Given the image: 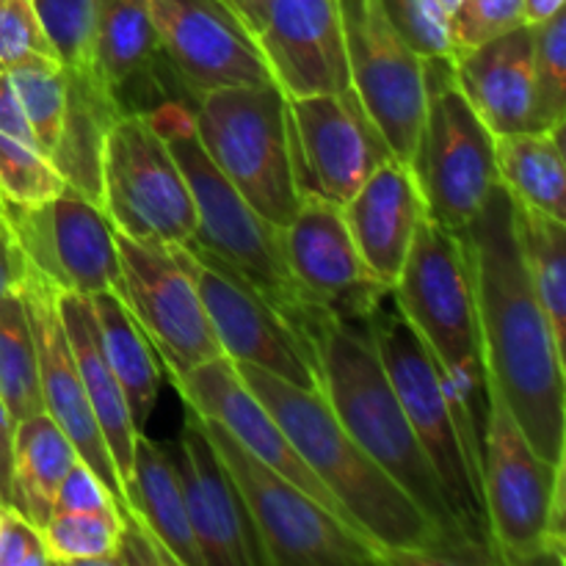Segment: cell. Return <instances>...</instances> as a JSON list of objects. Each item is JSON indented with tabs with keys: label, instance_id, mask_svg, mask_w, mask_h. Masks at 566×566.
<instances>
[{
	"label": "cell",
	"instance_id": "44dd1931",
	"mask_svg": "<svg viewBox=\"0 0 566 566\" xmlns=\"http://www.w3.org/2000/svg\"><path fill=\"white\" fill-rule=\"evenodd\" d=\"M171 381H175L177 392L182 396L186 407H191L202 418L224 426L241 442V448H247L254 459H260L265 468L280 473L282 479L293 481L298 490L307 492L310 497H315L321 506L329 509L335 517H340L348 525L346 514L340 512L335 497L326 492L318 475L307 468L302 453L287 440L280 423L271 418L263 401L243 385V379L235 370V363L230 357L210 359V363L188 370L186 376H175Z\"/></svg>",
	"mask_w": 566,
	"mask_h": 566
},
{
	"label": "cell",
	"instance_id": "5bb4252c",
	"mask_svg": "<svg viewBox=\"0 0 566 566\" xmlns=\"http://www.w3.org/2000/svg\"><path fill=\"white\" fill-rule=\"evenodd\" d=\"M224 357L249 363L304 390H318L315 348L263 293L197 243H180Z\"/></svg>",
	"mask_w": 566,
	"mask_h": 566
},
{
	"label": "cell",
	"instance_id": "7402d4cb",
	"mask_svg": "<svg viewBox=\"0 0 566 566\" xmlns=\"http://www.w3.org/2000/svg\"><path fill=\"white\" fill-rule=\"evenodd\" d=\"M258 42L287 97L352 88L337 0H269Z\"/></svg>",
	"mask_w": 566,
	"mask_h": 566
},
{
	"label": "cell",
	"instance_id": "60d3db41",
	"mask_svg": "<svg viewBox=\"0 0 566 566\" xmlns=\"http://www.w3.org/2000/svg\"><path fill=\"white\" fill-rule=\"evenodd\" d=\"M31 55H55L33 0H0V70Z\"/></svg>",
	"mask_w": 566,
	"mask_h": 566
},
{
	"label": "cell",
	"instance_id": "1f68e13d",
	"mask_svg": "<svg viewBox=\"0 0 566 566\" xmlns=\"http://www.w3.org/2000/svg\"><path fill=\"white\" fill-rule=\"evenodd\" d=\"M64 191V180L39 147L9 81H0V197L9 205H39Z\"/></svg>",
	"mask_w": 566,
	"mask_h": 566
},
{
	"label": "cell",
	"instance_id": "7a4b0ae2",
	"mask_svg": "<svg viewBox=\"0 0 566 566\" xmlns=\"http://www.w3.org/2000/svg\"><path fill=\"white\" fill-rule=\"evenodd\" d=\"M235 370L335 497L348 525L387 564H457L434 523L354 442L318 390H304L249 363H235Z\"/></svg>",
	"mask_w": 566,
	"mask_h": 566
},
{
	"label": "cell",
	"instance_id": "bcb514c9",
	"mask_svg": "<svg viewBox=\"0 0 566 566\" xmlns=\"http://www.w3.org/2000/svg\"><path fill=\"white\" fill-rule=\"evenodd\" d=\"M562 9L564 0H523L525 25H536V22L551 20V17Z\"/></svg>",
	"mask_w": 566,
	"mask_h": 566
},
{
	"label": "cell",
	"instance_id": "ac0fdd59",
	"mask_svg": "<svg viewBox=\"0 0 566 566\" xmlns=\"http://www.w3.org/2000/svg\"><path fill=\"white\" fill-rule=\"evenodd\" d=\"M20 293L28 310V321H31L33 346H36L39 387H42L44 412L64 431L66 440L75 448L77 459L86 468H92V473L114 495L127 523H136L130 506H127L125 484H122L119 473H116L114 459H111L103 431H99L97 418H94L92 403H88L86 387H83L81 374H77L70 340H66L64 321H61L59 313V287L31 269Z\"/></svg>",
	"mask_w": 566,
	"mask_h": 566
},
{
	"label": "cell",
	"instance_id": "30bf717a",
	"mask_svg": "<svg viewBox=\"0 0 566 566\" xmlns=\"http://www.w3.org/2000/svg\"><path fill=\"white\" fill-rule=\"evenodd\" d=\"M103 210L116 232L149 243H188L197 210L169 144L147 114L127 111L103 153Z\"/></svg>",
	"mask_w": 566,
	"mask_h": 566
},
{
	"label": "cell",
	"instance_id": "e0dca14e",
	"mask_svg": "<svg viewBox=\"0 0 566 566\" xmlns=\"http://www.w3.org/2000/svg\"><path fill=\"white\" fill-rule=\"evenodd\" d=\"M293 158L302 197L346 205L357 188L396 158L354 88L287 97Z\"/></svg>",
	"mask_w": 566,
	"mask_h": 566
},
{
	"label": "cell",
	"instance_id": "74e56055",
	"mask_svg": "<svg viewBox=\"0 0 566 566\" xmlns=\"http://www.w3.org/2000/svg\"><path fill=\"white\" fill-rule=\"evenodd\" d=\"M33 9L55 59L66 70L97 66L94 64L97 0H33Z\"/></svg>",
	"mask_w": 566,
	"mask_h": 566
},
{
	"label": "cell",
	"instance_id": "2e32d148",
	"mask_svg": "<svg viewBox=\"0 0 566 566\" xmlns=\"http://www.w3.org/2000/svg\"><path fill=\"white\" fill-rule=\"evenodd\" d=\"M28 265L59 291L94 296L119 285V249L108 213L66 188L39 205L3 202Z\"/></svg>",
	"mask_w": 566,
	"mask_h": 566
},
{
	"label": "cell",
	"instance_id": "cb8c5ba5",
	"mask_svg": "<svg viewBox=\"0 0 566 566\" xmlns=\"http://www.w3.org/2000/svg\"><path fill=\"white\" fill-rule=\"evenodd\" d=\"M343 216L365 265L381 285H396L415 230L426 216L412 169L390 158L343 205Z\"/></svg>",
	"mask_w": 566,
	"mask_h": 566
},
{
	"label": "cell",
	"instance_id": "d590c367",
	"mask_svg": "<svg viewBox=\"0 0 566 566\" xmlns=\"http://www.w3.org/2000/svg\"><path fill=\"white\" fill-rule=\"evenodd\" d=\"M125 528L122 514L53 512L42 534L53 564H116Z\"/></svg>",
	"mask_w": 566,
	"mask_h": 566
},
{
	"label": "cell",
	"instance_id": "603a6c76",
	"mask_svg": "<svg viewBox=\"0 0 566 566\" xmlns=\"http://www.w3.org/2000/svg\"><path fill=\"white\" fill-rule=\"evenodd\" d=\"M453 81L492 136L539 130L534 92V31L517 25L453 55Z\"/></svg>",
	"mask_w": 566,
	"mask_h": 566
},
{
	"label": "cell",
	"instance_id": "c3c4849f",
	"mask_svg": "<svg viewBox=\"0 0 566 566\" xmlns=\"http://www.w3.org/2000/svg\"><path fill=\"white\" fill-rule=\"evenodd\" d=\"M459 3H462V0H440V6H442V9H446V14H448V17L457 14Z\"/></svg>",
	"mask_w": 566,
	"mask_h": 566
},
{
	"label": "cell",
	"instance_id": "836d02e7",
	"mask_svg": "<svg viewBox=\"0 0 566 566\" xmlns=\"http://www.w3.org/2000/svg\"><path fill=\"white\" fill-rule=\"evenodd\" d=\"M0 398L14 423L44 412L36 346L22 293L0 298Z\"/></svg>",
	"mask_w": 566,
	"mask_h": 566
},
{
	"label": "cell",
	"instance_id": "9a60e30c",
	"mask_svg": "<svg viewBox=\"0 0 566 566\" xmlns=\"http://www.w3.org/2000/svg\"><path fill=\"white\" fill-rule=\"evenodd\" d=\"M160 59L182 97L276 83L258 33L224 0H149Z\"/></svg>",
	"mask_w": 566,
	"mask_h": 566
},
{
	"label": "cell",
	"instance_id": "ab89813d",
	"mask_svg": "<svg viewBox=\"0 0 566 566\" xmlns=\"http://www.w3.org/2000/svg\"><path fill=\"white\" fill-rule=\"evenodd\" d=\"M523 0H462L457 14L451 17L453 48L457 53H462V50L523 25Z\"/></svg>",
	"mask_w": 566,
	"mask_h": 566
},
{
	"label": "cell",
	"instance_id": "3957f363",
	"mask_svg": "<svg viewBox=\"0 0 566 566\" xmlns=\"http://www.w3.org/2000/svg\"><path fill=\"white\" fill-rule=\"evenodd\" d=\"M321 396L359 448L434 523L457 564L481 562L464 539L446 490L387 379L365 321L326 315L313 335Z\"/></svg>",
	"mask_w": 566,
	"mask_h": 566
},
{
	"label": "cell",
	"instance_id": "ee69618b",
	"mask_svg": "<svg viewBox=\"0 0 566 566\" xmlns=\"http://www.w3.org/2000/svg\"><path fill=\"white\" fill-rule=\"evenodd\" d=\"M28 271H31V265H28L20 241H17L14 227L0 210V298L20 293L28 280Z\"/></svg>",
	"mask_w": 566,
	"mask_h": 566
},
{
	"label": "cell",
	"instance_id": "8d00e7d4",
	"mask_svg": "<svg viewBox=\"0 0 566 566\" xmlns=\"http://www.w3.org/2000/svg\"><path fill=\"white\" fill-rule=\"evenodd\" d=\"M534 31V92L539 130H564L566 119V11L531 25Z\"/></svg>",
	"mask_w": 566,
	"mask_h": 566
},
{
	"label": "cell",
	"instance_id": "4316f807",
	"mask_svg": "<svg viewBox=\"0 0 566 566\" xmlns=\"http://www.w3.org/2000/svg\"><path fill=\"white\" fill-rule=\"evenodd\" d=\"M127 506H130L133 520L144 525L155 545L164 551L166 562L177 566H205L197 539H193L169 442L147 440L144 431L136 437V451H133Z\"/></svg>",
	"mask_w": 566,
	"mask_h": 566
},
{
	"label": "cell",
	"instance_id": "7bdbcfd3",
	"mask_svg": "<svg viewBox=\"0 0 566 566\" xmlns=\"http://www.w3.org/2000/svg\"><path fill=\"white\" fill-rule=\"evenodd\" d=\"M53 512H77V514H122L119 503L114 501L108 490H105L103 481L92 473V468L77 459L70 468V473L64 475L59 486V495H55ZM125 517V514H122ZM127 520V517H125ZM136 525V523H127Z\"/></svg>",
	"mask_w": 566,
	"mask_h": 566
},
{
	"label": "cell",
	"instance_id": "d6986e66",
	"mask_svg": "<svg viewBox=\"0 0 566 566\" xmlns=\"http://www.w3.org/2000/svg\"><path fill=\"white\" fill-rule=\"evenodd\" d=\"M169 448L202 564L269 566L247 503L191 407H186L180 440Z\"/></svg>",
	"mask_w": 566,
	"mask_h": 566
},
{
	"label": "cell",
	"instance_id": "8fae6325",
	"mask_svg": "<svg viewBox=\"0 0 566 566\" xmlns=\"http://www.w3.org/2000/svg\"><path fill=\"white\" fill-rule=\"evenodd\" d=\"M119 249V285L116 296L125 302L136 324L153 343L169 376L224 357L210 326L197 282L186 269L180 243H149L116 232Z\"/></svg>",
	"mask_w": 566,
	"mask_h": 566
},
{
	"label": "cell",
	"instance_id": "d4e9b609",
	"mask_svg": "<svg viewBox=\"0 0 566 566\" xmlns=\"http://www.w3.org/2000/svg\"><path fill=\"white\" fill-rule=\"evenodd\" d=\"M122 114L119 97L97 66L66 70L64 119L50 149V164L66 188H75L97 205L103 202L105 138Z\"/></svg>",
	"mask_w": 566,
	"mask_h": 566
},
{
	"label": "cell",
	"instance_id": "f546056e",
	"mask_svg": "<svg viewBox=\"0 0 566 566\" xmlns=\"http://www.w3.org/2000/svg\"><path fill=\"white\" fill-rule=\"evenodd\" d=\"M497 182L514 202L566 221L564 130H520L495 136Z\"/></svg>",
	"mask_w": 566,
	"mask_h": 566
},
{
	"label": "cell",
	"instance_id": "4dcf8cb0",
	"mask_svg": "<svg viewBox=\"0 0 566 566\" xmlns=\"http://www.w3.org/2000/svg\"><path fill=\"white\" fill-rule=\"evenodd\" d=\"M160 61L164 59L149 14V0H97L94 64L119 103L127 88L138 77L153 75Z\"/></svg>",
	"mask_w": 566,
	"mask_h": 566
},
{
	"label": "cell",
	"instance_id": "ffe728a7",
	"mask_svg": "<svg viewBox=\"0 0 566 566\" xmlns=\"http://www.w3.org/2000/svg\"><path fill=\"white\" fill-rule=\"evenodd\" d=\"M285 252L304 291L340 321H365L390 291L365 265L340 205L313 193L302 197L296 216L285 227Z\"/></svg>",
	"mask_w": 566,
	"mask_h": 566
},
{
	"label": "cell",
	"instance_id": "5b68a950",
	"mask_svg": "<svg viewBox=\"0 0 566 566\" xmlns=\"http://www.w3.org/2000/svg\"><path fill=\"white\" fill-rule=\"evenodd\" d=\"M153 125L169 144L197 210L191 243L219 258L258 287L310 343L326 318V310L293 276L285 252V230L258 213L230 180L216 169L193 130L191 105L164 99L147 111Z\"/></svg>",
	"mask_w": 566,
	"mask_h": 566
},
{
	"label": "cell",
	"instance_id": "f6af8a7d",
	"mask_svg": "<svg viewBox=\"0 0 566 566\" xmlns=\"http://www.w3.org/2000/svg\"><path fill=\"white\" fill-rule=\"evenodd\" d=\"M11 440H14V418H11L3 398H0V495H3V501H9Z\"/></svg>",
	"mask_w": 566,
	"mask_h": 566
},
{
	"label": "cell",
	"instance_id": "e575fe53",
	"mask_svg": "<svg viewBox=\"0 0 566 566\" xmlns=\"http://www.w3.org/2000/svg\"><path fill=\"white\" fill-rule=\"evenodd\" d=\"M3 77L9 81L39 147L48 153L59 138L61 119L66 103V70L55 55H31L25 61L6 66Z\"/></svg>",
	"mask_w": 566,
	"mask_h": 566
},
{
	"label": "cell",
	"instance_id": "7dc6e473",
	"mask_svg": "<svg viewBox=\"0 0 566 566\" xmlns=\"http://www.w3.org/2000/svg\"><path fill=\"white\" fill-rule=\"evenodd\" d=\"M224 3H230L232 9L238 11V14L243 17V22H247L249 28H252L254 33H258L260 22H263V14H265V6H269V0H224Z\"/></svg>",
	"mask_w": 566,
	"mask_h": 566
},
{
	"label": "cell",
	"instance_id": "ba28073f",
	"mask_svg": "<svg viewBox=\"0 0 566 566\" xmlns=\"http://www.w3.org/2000/svg\"><path fill=\"white\" fill-rule=\"evenodd\" d=\"M407 166L426 213L457 235L495 188V136L459 92L451 59H426V111Z\"/></svg>",
	"mask_w": 566,
	"mask_h": 566
},
{
	"label": "cell",
	"instance_id": "277c9868",
	"mask_svg": "<svg viewBox=\"0 0 566 566\" xmlns=\"http://www.w3.org/2000/svg\"><path fill=\"white\" fill-rule=\"evenodd\" d=\"M390 291L434 357L470 468L481 481L484 429L492 396L462 238L426 213Z\"/></svg>",
	"mask_w": 566,
	"mask_h": 566
},
{
	"label": "cell",
	"instance_id": "f907efd6",
	"mask_svg": "<svg viewBox=\"0 0 566 566\" xmlns=\"http://www.w3.org/2000/svg\"><path fill=\"white\" fill-rule=\"evenodd\" d=\"M0 81H3V70H0Z\"/></svg>",
	"mask_w": 566,
	"mask_h": 566
},
{
	"label": "cell",
	"instance_id": "4fadbf2b",
	"mask_svg": "<svg viewBox=\"0 0 566 566\" xmlns=\"http://www.w3.org/2000/svg\"><path fill=\"white\" fill-rule=\"evenodd\" d=\"M348 81L392 155L409 164L426 111V59L379 0H337Z\"/></svg>",
	"mask_w": 566,
	"mask_h": 566
},
{
	"label": "cell",
	"instance_id": "816d5d0a",
	"mask_svg": "<svg viewBox=\"0 0 566 566\" xmlns=\"http://www.w3.org/2000/svg\"><path fill=\"white\" fill-rule=\"evenodd\" d=\"M0 501H3V495H0Z\"/></svg>",
	"mask_w": 566,
	"mask_h": 566
},
{
	"label": "cell",
	"instance_id": "484cf974",
	"mask_svg": "<svg viewBox=\"0 0 566 566\" xmlns=\"http://www.w3.org/2000/svg\"><path fill=\"white\" fill-rule=\"evenodd\" d=\"M59 313L61 321H64L66 340H70L77 374H81L83 387H86L92 412L94 418H97L103 440L105 446H108V453L111 459H114V468L116 473H119L122 484H125L127 495V481H130L133 470V451H136V437L142 434V431L133 423L125 392H122L119 381H116L114 370H111L108 359H105L88 296H81V293L72 291H59Z\"/></svg>",
	"mask_w": 566,
	"mask_h": 566
},
{
	"label": "cell",
	"instance_id": "9c48e42d",
	"mask_svg": "<svg viewBox=\"0 0 566 566\" xmlns=\"http://www.w3.org/2000/svg\"><path fill=\"white\" fill-rule=\"evenodd\" d=\"M202 426L247 503L269 566L387 564V558L365 536L298 490L293 481L265 468L247 448H241V442L224 426L208 418H202Z\"/></svg>",
	"mask_w": 566,
	"mask_h": 566
},
{
	"label": "cell",
	"instance_id": "6da1fadb",
	"mask_svg": "<svg viewBox=\"0 0 566 566\" xmlns=\"http://www.w3.org/2000/svg\"><path fill=\"white\" fill-rule=\"evenodd\" d=\"M459 238L473 280L490 392L506 403L542 459L564 462V346L553 335L525 265L517 202L501 182Z\"/></svg>",
	"mask_w": 566,
	"mask_h": 566
},
{
	"label": "cell",
	"instance_id": "d6a6232c",
	"mask_svg": "<svg viewBox=\"0 0 566 566\" xmlns=\"http://www.w3.org/2000/svg\"><path fill=\"white\" fill-rule=\"evenodd\" d=\"M517 235L523 243L531 282L545 307L553 335L566 337V221L517 202Z\"/></svg>",
	"mask_w": 566,
	"mask_h": 566
},
{
	"label": "cell",
	"instance_id": "8992f818",
	"mask_svg": "<svg viewBox=\"0 0 566 566\" xmlns=\"http://www.w3.org/2000/svg\"><path fill=\"white\" fill-rule=\"evenodd\" d=\"M368 335L381 359L387 379L446 490L448 506L462 528L464 539L481 562L495 564L490 525H486L481 481L470 468L468 451L459 437L451 401L442 387L440 370L429 346L398 307L392 291H387L365 318Z\"/></svg>",
	"mask_w": 566,
	"mask_h": 566
},
{
	"label": "cell",
	"instance_id": "7c38bea8",
	"mask_svg": "<svg viewBox=\"0 0 566 566\" xmlns=\"http://www.w3.org/2000/svg\"><path fill=\"white\" fill-rule=\"evenodd\" d=\"M490 396L481 457V495L495 564L551 562L547 520L556 475L566 459L558 464L542 459L506 403L495 392Z\"/></svg>",
	"mask_w": 566,
	"mask_h": 566
},
{
	"label": "cell",
	"instance_id": "681fc988",
	"mask_svg": "<svg viewBox=\"0 0 566 566\" xmlns=\"http://www.w3.org/2000/svg\"><path fill=\"white\" fill-rule=\"evenodd\" d=\"M0 210H3V197H0Z\"/></svg>",
	"mask_w": 566,
	"mask_h": 566
},
{
	"label": "cell",
	"instance_id": "52a82bcc",
	"mask_svg": "<svg viewBox=\"0 0 566 566\" xmlns=\"http://www.w3.org/2000/svg\"><path fill=\"white\" fill-rule=\"evenodd\" d=\"M191 119L216 169L263 219L285 230L302 205V188L287 94L280 83L205 92L193 99Z\"/></svg>",
	"mask_w": 566,
	"mask_h": 566
},
{
	"label": "cell",
	"instance_id": "f35d334b",
	"mask_svg": "<svg viewBox=\"0 0 566 566\" xmlns=\"http://www.w3.org/2000/svg\"><path fill=\"white\" fill-rule=\"evenodd\" d=\"M379 6L423 59L453 61L457 48L451 17L446 14L440 0H379Z\"/></svg>",
	"mask_w": 566,
	"mask_h": 566
},
{
	"label": "cell",
	"instance_id": "83f0119b",
	"mask_svg": "<svg viewBox=\"0 0 566 566\" xmlns=\"http://www.w3.org/2000/svg\"><path fill=\"white\" fill-rule=\"evenodd\" d=\"M75 462V448L48 412L17 420L11 440L9 503L42 528L53 514L61 481Z\"/></svg>",
	"mask_w": 566,
	"mask_h": 566
},
{
	"label": "cell",
	"instance_id": "b9f144b4",
	"mask_svg": "<svg viewBox=\"0 0 566 566\" xmlns=\"http://www.w3.org/2000/svg\"><path fill=\"white\" fill-rule=\"evenodd\" d=\"M44 534L20 509L0 501V566H50Z\"/></svg>",
	"mask_w": 566,
	"mask_h": 566
},
{
	"label": "cell",
	"instance_id": "f1b7e54d",
	"mask_svg": "<svg viewBox=\"0 0 566 566\" xmlns=\"http://www.w3.org/2000/svg\"><path fill=\"white\" fill-rule=\"evenodd\" d=\"M97 324L99 343H103L105 359L119 381L127 398V409L138 431H144L160 390V357L155 354L153 343L136 324L130 310L125 307L116 291H99L88 296Z\"/></svg>",
	"mask_w": 566,
	"mask_h": 566
}]
</instances>
